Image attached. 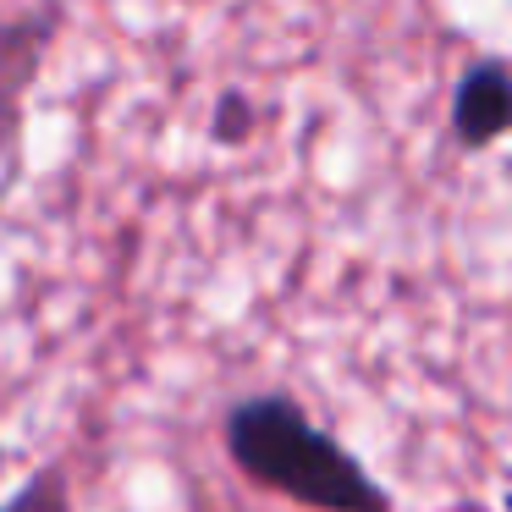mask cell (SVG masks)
Segmentation results:
<instances>
[{"mask_svg":"<svg viewBox=\"0 0 512 512\" xmlns=\"http://www.w3.org/2000/svg\"><path fill=\"white\" fill-rule=\"evenodd\" d=\"M226 452L254 485L320 512H386L380 485L303 419L292 397H248L226 413Z\"/></svg>","mask_w":512,"mask_h":512,"instance_id":"cell-1","label":"cell"},{"mask_svg":"<svg viewBox=\"0 0 512 512\" xmlns=\"http://www.w3.org/2000/svg\"><path fill=\"white\" fill-rule=\"evenodd\" d=\"M61 34V6H34V12H0V155L17 149L45 56Z\"/></svg>","mask_w":512,"mask_h":512,"instance_id":"cell-2","label":"cell"},{"mask_svg":"<svg viewBox=\"0 0 512 512\" xmlns=\"http://www.w3.org/2000/svg\"><path fill=\"white\" fill-rule=\"evenodd\" d=\"M452 122L463 144H490L512 127V72L507 67H474L457 83Z\"/></svg>","mask_w":512,"mask_h":512,"instance_id":"cell-3","label":"cell"},{"mask_svg":"<svg viewBox=\"0 0 512 512\" xmlns=\"http://www.w3.org/2000/svg\"><path fill=\"white\" fill-rule=\"evenodd\" d=\"M0 512H67V496H61V468H45V474H39L34 485L12 501V507H0Z\"/></svg>","mask_w":512,"mask_h":512,"instance_id":"cell-4","label":"cell"},{"mask_svg":"<svg viewBox=\"0 0 512 512\" xmlns=\"http://www.w3.org/2000/svg\"><path fill=\"white\" fill-rule=\"evenodd\" d=\"M248 133V105L237 94H226L221 111H215V138H243Z\"/></svg>","mask_w":512,"mask_h":512,"instance_id":"cell-5","label":"cell"}]
</instances>
